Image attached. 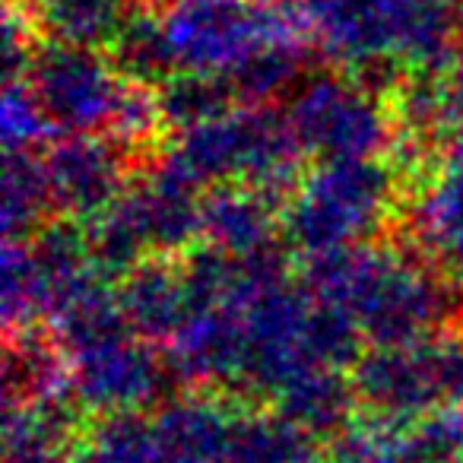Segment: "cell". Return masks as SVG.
I'll return each mask as SVG.
<instances>
[{
    "instance_id": "6da1fadb",
    "label": "cell",
    "mask_w": 463,
    "mask_h": 463,
    "mask_svg": "<svg viewBox=\"0 0 463 463\" xmlns=\"http://www.w3.org/2000/svg\"><path fill=\"white\" fill-rule=\"evenodd\" d=\"M302 264L305 289L343 311L368 349L412 346L454 327L463 315V289L403 241L374 239Z\"/></svg>"
},
{
    "instance_id": "7a4b0ae2",
    "label": "cell",
    "mask_w": 463,
    "mask_h": 463,
    "mask_svg": "<svg viewBox=\"0 0 463 463\" xmlns=\"http://www.w3.org/2000/svg\"><path fill=\"white\" fill-rule=\"evenodd\" d=\"M410 184L391 159L317 162L283 210V241L305 258L381 239L403 213Z\"/></svg>"
},
{
    "instance_id": "3957f363",
    "label": "cell",
    "mask_w": 463,
    "mask_h": 463,
    "mask_svg": "<svg viewBox=\"0 0 463 463\" xmlns=\"http://www.w3.org/2000/svg\"><path fill=\"white\" fill-rule=\"evenodd\" d=\"M165 156L203 191L245 184L289 200L308 175L289 118L273 105H239L216 121L175 134Z\"/></svg>"
},
{
    "instance_id": "277c9868",
    "label": "cell",
    "mask_w": 463,
    "mask_h": 463,
    "mask_svg": "<svg viewBox=\"0 0 463 463\" xmlns=\"http://www.w3.org/2000/svg\"><path fill=\"white\" fill-rule=\"evenodd\" d=\"M286 118L305 156L317 162L387 159L397 143V124L387 99L340 71L305 80Z\"/></svg>"
},
{
    "instance_id": "5b68a950",
    "label": "cell",
    "mask_w": 463,
    "mask_h": 463,
    "mask_svg": "<svg viewBox=\"0 0 463 463\" xmlns=\"http://www.w3.org/2000/svg\"><path fill=\"white\" fill-rule=\"evenodd\" d=\"M130 80L115 61L90 48L45 39L26 73V86L58 137H105Z\"/></svg>"
},
{
    "instance_id": "8992f818",
    "label": "cell",
    "mask_w": 463,
    "mask_h": 463,
    "mask_svg": "<svg viewBox=\"0 0 463 463\" xmlns=\"http://www.w3.org/2000/svg\"><path fill=\"white\" fill-rule=\"evenodd\" d=\"M435 336L412 346L362 353V359L349 372L362 416L391 429H412L425 416L444 410V381Z\"/></svg>"
},
{
    "instance_id": "52a82bcc",
    "label": "cell",
    "mask_w": 463,
    "mask_h": 463,
    "mask_svg": "<svg viewBox=\"0 0 463 463\" xmlns=\"http://www.w3.org/2000/svg\"><path fill=\"white\" fill-rule=\"evenodd\" d=\"M71 365L73 403L96 416L162 406V393L172 381L165 355H156L153 343L140 340L134 330L80 349L71 355Z\"/></svg>"
},
{
    "instance_id": "ba28073f",
    "label": "cell",
    "mask_w": 463,
    "mask_h": 463,
    "mask_svg": "<svg viewBox=\"0 0 463 463\" xmlns=\"http://www.w3.org/2000/svg\"><path fill=\"white\" fill-rule=\"evenodd\" d=\"M54 216L92 225L128 194L140 162L109 137H58L42 149Z\"/></svg>"
},
{
    "instance_id": "9c48e42d",
    "label": "cell",
    "mask_w": 463,
    "mask_h": 463,
    "mask_svg": "<svg viewBox=\"0 0 463 463\" xmlns=\"http://www.w3.org/2000/svg\"><path fill=\"white\" fill-rule=\"evenodd\" d=\"M400 225L410 245L463 286V137H450L406 194Z\"/></svg>"
},
{
    "instance_id": "30bf717a",
    "label": "cell",
    "mask_w": 463,
    "mask_h": 463,
    "mask_svg": "<svg viewBox=\"0 0 463 463\" xmlns=\"http://www.w3.org/2000/svg\"><path fill=\"white\" fill-rule=\"evenodd\" d=\"M286 200L258 187L219 184L203 194V245L229 258H258L283 241Z\"/></svg>"
},
{
    "instance_id": "8fae6325",
    "label": "cell",
    "mask_w": 463,
    "mask_h": 463,
    "mask_svg": "<svg viewBox=\"0 0 463 463\" xmlns=\"http://www.w3.org/2000/svg\"><path fill=\"white\" fill-rule=\"evenodd\" d=\"M118 305L140 340L172 343L184 324L197 315L191 286L178 258H153L115 283Z\"/></svg>"
},
{
    "instance_id": "7c38bea8",
    "label": "cell",
    "mask_w": 463,
    "mask_h": 463,
    "mask_svg": "<svg viewBox=\"0 0 463 463\" xmlns=\"http://www.w3.org/2000/svg\"><path fill=\"white\" fill-rule=\"evenodd\" d=\"M7 406H45L73 400V365L52 327H26L7 334L4 359Z\"/></svg>"
},
{
    "instance_id": "4fadbf2b",
    "label": "cell",
    "mask_w": 463,
    "mask_h": 463,
    "mask_svg": "<svg viewBox=\"0 0 463 463\" xmlns=\"http://www.w3.org/2000/svg\"><path fill=\"white\" fill-rule=\"evenodd\" d=\"M83 438L73 400L4 406V463H80Z\"/></svg>"
},
{
    "instance_id": "5bb4252c",
    "label": "cell",
    "mask_w": 463,
    "mask_h": 463,
    "mask_svg": "<svg viewBox=\"0 0 463 463\" xmlns=\"http://www.w3.org/2000/svg\"><path fill=\"white\" fill-rule=\"evenodd\" d=\"M273 410L324 444L362 416L349 372H334V368H315L292 381L273 400Z\"/></svg>"
},
{
    "instance_id": "9a60e30c",
    "label": "cell",
    "mask_w": 463,
    "mask_h": 463,
    "mask_svg": "<svg viewBox=\"0 0 463 463\" xmlns=\"http://www.w3.org/2000/svg\"><path fill=\"white\" fill-rule=\"evenodd\" d=\"M219 463H324V448L277 410L245 406Z\"/></svg>"
},
{
    "instance_id": "2e32d148",
    "label": "cell",
    "mask_w": 463,
    "mask_h": 463,
    "mask_svg": "<svg viewBox=\"0 0 463 463\" xmlns=\"http://www.w3.org/2000/svg\"><path fill=\"white\" fill-rule=\"evenodd\" d=\"M4 241H29L54 219L52 187L42 153L4 156Z\"/></svg>"
},
{
    "instance_id": "e0dca14e",
    "label": "cell",
    "mask_w": 463,
    "mask_h": 463,
    "mask_svg": "<svg viewBox=\"0 0 463 463\" xmlns=\"http://www.w3.org/2000/svg\"><path fill=\"white\" fill-rule=\"evenodd\" d=\"M134 0H48L39 10L45 39L102 52L118 39Z\"/></svg>"
},
{
    "instance_id": "ac0fdd59",
    "label": "cell",
    "mask_w": 463,
    "mask_h": 463,
    "mask_svg": "<svg viewBox=\"0 0 463 463\" xmlns=\"http://www.w3.org/2000/svg\"><path fill=\"white\" fill-rule=\"evenodd\" d=\"M156 96H159L165 128L175 134L210 124L229 115L232 109H239L232 86L222 77H203V73H175L156 86Z\"/></svg>"
},
{
    "instance_id": "d6986e66",
    "label": "cell",
    "mask_w": 463,
    "mask_h": 463,
    "mask_svg": "<svg viewBox=\"0 0 463 463\" xmlns=\"http://www.w3.org/2000/svg\"><path fill=\"white\" fill-rule=\"evenodd\" d=\"M324 463H416L406 429L372 422L359 416L346 431L324 444Z\"/></svg>"
},
{
    "instance_id": "ffe728a7",
    "label": "cell",
    "mask_w": 463,
    "mask_h": 463,
    "mask_svg": "<svg viewBox=\"0 0 463 463\" xmlns=\"http://www.w3.org/2000/svg\"><path fill=\"white\" fill-rule=\"evenodd\" d=\"M0 296H4V321L7 334L26 327H45L42 321V292L35 277L33 254L26 241H4V260H0Z\"/></svg>"
},
{
    "instance_id": "44dd1931",
    "label": "cell",
    "mask_w": 463,
    "mask_h": 463,
    "mask_svg": "<svg viewBox=\"0 0 463 463\" xmlns=\"http://www.w3.org/2000/svg\"><path fill=\"white\" fill-rule=\"evenodd\" d=\"M0 130L7 153H42L58 140V130L35 102L26 80L4 83V105H0Z\"/></svg>"
},
{
    "instance_id": "7402d4cb",
    "label": "cell",
    "mask_w": 463,
    "mask_h": 463,
    "mask_svg": "<svg viewBox=\"0 0 463 463\" xmlns=\"http://www.w3.org/2000/svg\"><path fill=\"white\" fill-rule=\"evenodd\" d=\"M416 463H463V406L438 410L406 429Z\"/></svg>"
},
{
    "instance_id": "603a6c76",
    "label": "cell",
    "mask_w": 463,
    "mask_h": 463,
    "mask_svg": "<svg viewBox=\"0 0 463 463\" xmlns=\"http://www.w3.org/2000/svg\"><path fill=\"white\" fill-rule=\"evenodd\" d=\"M448 137H463V54L438 77Z\"/></svg>"
},
{
    "instance_id": "cb8c5ba5",
    "label": "cell",
    "mask_w": 463,
    "mask_h": 463,
    "mask_svg": "<svg viewBox=\"0 0 463 463\" xmlns=\"http://www.w3.org/2000/svg\"><path fill=\"white\" fill-rule=\"evenodd\" d=\"M7 4H16V7H26V10H33V14H39L48 0H7Z\"/></svg>"
},
{
    "instance_id": "d4e9b609",
    "label": "cell",
    "mask_w": 463,
    "mask_h": 463,
    "mask_svg": "<svg viewBox=\"0 0 463 463\" xmlns=\"http://www.w3.org/2000/svg\"><path fill=\"white\" fill-rule=\"evenodd\" d=\"M460 324H463V321H460Z\"/></svg>"
}]
</instances>
